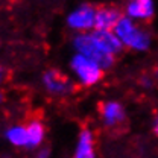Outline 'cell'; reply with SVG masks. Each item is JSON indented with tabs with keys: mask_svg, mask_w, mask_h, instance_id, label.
Returning <instances> with one entry per match:
<instances>
[{
	"mask_svg": "<svg viewBox=\"0 0 158 158\" xmlns=\"http://www.w3.org/2000/svg\"><path fill=\"white\" fill-rule=\"evenodd\" d=\"M27 137H29V146L27 148H37L44 138V126L40 120H32L27 126Z\"/></svg>",
	"mask_w": 158,
	"mask_h": 158,
	"instance_id": "8fae6325",
	"label": "cell"
},
{
	"mask_svg": "<svg viewBox=\"0 0 158 158\" xmlns=\"http://www.w3.org/2000/svg\"><path fill=\"white\" fill-rule=\"evenodd\" d=\"M154 132H155V135L158 137V118L155 120V123H154Z\"/></svg>",
	"mask_w": 158,
	"mask_h": 158,
	"instance_id": "5bb4252c",
	"label": "cell"
},
{
	"mask_svg": "<svg viewBox=\"0 0 158 158\" xmlns=\"http://www.w3.org/2000/svg\"><path fill=\"white\" fill-rule=\"evenodd\" d=\"M6 138L14 144V146H29V137H27V129L26 126H12L11 129H8Z\"/></svg>",
	"mask_w": 158,
	"mask_h": 158,
	"instance_id": "7c38bea8",
	"label": "cell"
},
{
	"mask_svg": "<svg viewBox=\"0 0 158 158\" xmlns=\"http://www.w3.org/2000/svg\"><path fill=\"white\" fill-rule=\"evenodd\" d=\"M73 158H94V140L88 129H84L79 134L78 148Z\"/></svg>",
	"mask_w": 158,
	"mask_h": 158,
	"instance_id": "30bf717a",
	"label": "cell"
},
{
	"mask_svg": "<svg viewBox=\"0 0 158 158\" xmlns=\"http://www.w3.org/2000/svg\"><path fill=\"white\" fill-rule=\"evenodd\" d=\"M72 69L76 73L79 81L84 85H87V87L98 84L99 81L103 78V70L99 67L98 64L94 61H91V59L79 55V53L75 55L73 59H72Z\"/></svg>",
	"mask_w": 158,
	"mask_h": 158,
	"instance_id": "3957f363",
	"label": "cell"
},
{
	"mask_svg": "<svg viewBox=\"0 0 158 158\" xmlns=\"http://www.w3.org/2000/svg\"><path fill=\"white\" fill-rule=\"evenodd\" d=\"M6 76H8V72H6V69L0 65V82H3V81L6 79Z\"/></svg>",
	"mask_w": 158,
	"mask_h": 158,
	"instance_id": "4fadbf2b",
	"label": "cell"
},
{
	"mask_svg": "<svg viewBox=\"0 0 158 158\" xmlns=\"http://www.w3.org/2000/svg\"><path fill=\"white\" fill-rule=\"evenodd\" d=\"M94 20H96V8L85 3L69 14L67 24L76 31H88L94 29Z\"/></svg>",
	"mask_w": 158,
	"mask_h": 158,
	"instance_id": "277c9868",
	"label": "cell"
},
{
	"mask_svg": "<svg viewBox=\"0 0 158 158\" xmlns=\"http://www.w3.org/2000/svg\"><path fill=\"white\" fill-rule=\"evenodd\" d=\"M123 15L122 11L116 6H100L96 9L94 31H111L114 32L117 23Z\"/></svg>",
	"mask_w": 158,
	"mask_h": 158,
	"instance_id": "8992f818",
	"label": "cell"
},
{
	"mask_svg": "<svg viewBox=\"0 0 158 158\" xmlns=\"http://www.w3.org/2000/svg\"><path fill=\"white\" fill-rule=\"evenodd\" d=\"M154 15V0H129L126 3V17L131 20H149Z\"/></svg>",
	"mask_w": 158,
	"mask_h": 158,
	"instance_id": "9c48e42d",
	"label": "cell"
},
{
	"mask_svg": "<svg viewBox=\"0 0 158 158\" xmlns=\"http://www.w3.org/2000/svg\"><path fill=\"white\" fill-rule=\"evenodd\" d=\"M40 158H46V154L44 155H40Z\"/></svg>",
	"mask_w": 158,
	"mask_h": 158,
	"instance_id": "2e32d148",
	"label": "cell"
},
{
	"mask_svg": "<svg viewBox=\"0 0 158 158\" xmlns=\"http://www.w3.org/2000/svg\"><path fill=\"white\" fill-rule=\"evenodd\" d=\"M114 34L123 43V46H128L134 50H146L151 44L149 34L144 29L138 27L134 23V20H131L129 17L120 19L114 29Z\"/></svg>",
	"mask_w": 158,
	"mask_h": 158,
	"instance_id": "6da1fadb",
	"label": "cell"
},
{
	"mask_svg": "<svg viewBox=\"0 0 158 158\" xmlns=\"http://www.w3.org/2000/svg\"><path fill=\"white\" fill-rule=\"evenodd\" d=\"M99 111L108 126H118L126 118L125 110L118 102H102L99 103Z\"/></svg>",
	"mask_w": 158,
	"mask_h": 158,
	"instance_id": "ba28073f",
	"label": "cell"
},
{
	"mask_svg": "<svg viewBox=\"0 0 158 158\" xmlns=\"http://www.w3.org/2000/svg\"><path fill=\"white\" fill-rule=\"evenodd\" d=\"M44 87L53 94H67L75 90V84L65 73L58 69H50L43 76Z\"/></svg>",
	"mask_w": 158,
	"mask_h": 158,
	"instance_id": "5b68a950",
	"label": "cell"
},
{
	"mask_svg": "<svg viewBox=\"0 0 158 158\" xmlns=\"http://www.w3.org/2000/svg\"><path fill=\"white\" fill-rule=\"evenodd\" d=\"M91 35H93V38L96 40V43H98L99 46L106 52V53H110V55H117L122 52V49H123V43L118 40V37L114 34V32H111V31H93L91 32Z\"/></svg>",
	"mask_w": 158,
	"mask_h": 158,
	"instance_id": "52a82bcc",
	"label": "cell"
},
{
	"mask_svg": "<svg viewBox=\"0 0 158 158\" xmlns=\"http://www.w3.org/2000/svg\"><path fill=\"white\" fill-rule=\"evenodd\" d=\"M3 100V94H2V91H0V102Z\"/></svg>",
	"mask_w": 158,
	"mask_h": 158,
	"instance_id": "9a60e30c",
	"label": "cell"
},
{
	"mask_svg": "<svg viewBox=\"0 0 158 158\" xmlns=\"http://www.w3.org/2000/svg\"><path fill=\"white\" fill-rule=\"evenodd\" d=\"M73 44H75L79 55L94 61L100 69H108L114 62V56L106 53L96 43V40L93 38L91 34H79V35H76L75 40H73Z\"/></svg>",
	"mask_w": 158,
	"mask_h": 158,
	"instance_id": "7a4b0ae2",
	"label": "cell"
}]
</instances>
